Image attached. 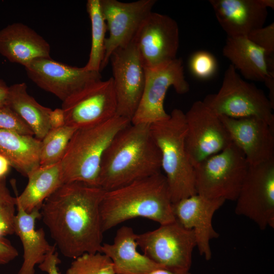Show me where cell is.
Returning a JSON list of instances; mask_svg holds the SVG:
<instances>
[{"label":"cell","instance_id":"cell-38","mask_svg":"<svg viewBox=\"0 0 274 274\" xmlns=\"http://www.w3.org/2000/svg\"><path fill=\"white\" fill-rule=\"evenodd\" d=\"M9 86L2 79H0V106L5 105L7 101Z\"/></svg>","mask_w":274,"mask_h":274},{"label":"cell","instance_id":"cell-31","mask_svg":"<svg viewBox=\"0 0 274 274\" xmlns=\"http://www.w3.org/2000/svg\"><path fill=\"white\" fill-rule=\"evenodd\" d=\"M189 67L194 76L199 79H207L215 74L217 63L215 58L211 53L199 51L191 56L189 61Z\"/></svg>","mask_w":274,"mask_h":274},{"label":"cell","instance_id":"cell-17","mask_svg":"<svg viewBox=\"0 0 274 274\" xmlns=\"http://www.w3.org/2000/svg\"><path fill=\"white\" fill-rule=\"evenodd\" d=\"M225 201L222 198H209L196 193L172 204L176 220L185 228L193 230L198 252L207 260L212 255L210 241L219 236L213 227V217Z\"/></svg>","mask_w":274,"mask_h":274},{"label":"cell","instance_id":"cell-23","mask_svg":"<svg viewBox=\"0 0 274 274\" xmlns=\"http://www.w3.org/2000/svg\"><path fill=\"white\" fill-rule=\"evenodd\" d=\"M16 209L14 232L19 237L23 248V261L18 274H35V266L44 260L55 245L49 244L43 228L36 229V221L41 218L40 210L28 213L17 202Z\"/></svg>","mask_w":274,"mask_h":274},{"label":"cell","instance_id":"cell-2","mask_svg":"<svg viewBox=\"0 0 274 274\" xmlns=\"http://www.w3.org/2000/svg\"><path fill=\"white\" fill-rule=\"evenodd\" d=\"M150 124L130 123L113 138L102 157L99 186L112 190L161 172Z\"/></svg>","mask_w":274,"mask_h":274},{"label":"cell","instance_id":"cell-15","mask_svg":"<svg viewBox=\"0 0 274 274\" xmlns=\"http://www.w3.org/2000/svg\"><path fill=\"white\" fill-rule=\"evenodd\" d=\"M134 41L145 68L158 67L177 58L178 25L168 15L152 11L142 22Z\"/></svg>","mask_w":274,"mask_h":274},{"label":"cell","instance_id":"cell-20","mask_svg":"<svg viewBox=\"0 0 274 274\" xmlns=\"http://www.w3.org/2000/svg\"><path fill=\"white\" fill-rule=\"evenodd\" d=\"M50 46L36 31L20 22L0 30V54L24 67L33 60L50 57Z\"/></svg>","mask_w":274,"mask_h":274},{"label":"cell","instance_id":"cell-26","mask_svg":"<svg viewBox=\"0 0 274 274\" xmlns=\"http://www.w3.org/2000/svg\"><path fill=\"white\" fill-rule=\"evenodd\" d=\"M27 184L16 202L27 213L40 210L45 200L64 184L60 162L54 165L39 166L27 177Z\"/></svg>","mask_w":274,"mask_h":274},{"label":"cell","instance_id":"cell-22","mask_svg":"<svg viewBox=\"0 0 274 274\" xmlns=\"http://www.w3.org/2000/svg\"><path fill=\"white\" fill-rule=\"evenodd\" d=\"M137 234L132 228L123 226L112 243H103L101 253L111 260L116 274H151L161 267L138 251Z\"/></svg>","mask_w":274,"mask_h":274},{"label":"cell","instance_id":"cell-14","mask_svg":"<svg viewBox=\"0 0 274 274\" xmlns=\"http://www.w3.org/2000/svg\"><path fill=\"white\" fill-rule=\"evenodd\" d=\"M155 0L124 3L117 0H100L109 37L106 38L100 72L104 69L112 53L131 43L144 20L152 12Z\"/></svg>","mask_w":274,"mask_h":274},{"label":"cell","instance_id":"cell-34","mask_svg":"<svg viewBox=\"0 0 274 274\" xmlns=\"http://www.w3.org/2000/svg\"><path fill=\"white\" fill-rule=\"evenodd\" d=\"M56 246L46 255L44 260L39 264V268L48 274H60L57 265L61 263L58 253L56 252Z\"/></svg>","mask_w":274,"mask_h":274},{"label":"cell","instance_id":"cell-6","mask_svg":"<svg viewBox=\"0 0 274 274\" xmlns=\"http://www.w3.org/2000/svg\"><path fill=\"white\" fill-rule=\"evenodd\" d=\"M203 102L219 116L254 117L274 127V106L261 89L243 80L232 64L225 72L218 92L207 95Z\"/></svg>","mask_w":274,"mask_h":274},{"label":"cell","instance_id":"cell-12","mask_svg":"<svg viewBox=\"0 0 274 274\" xmlns=\"http://www.w3.org/2000/svg\"><path fill=\"white\" fill-rule=\"evenodd\" d=\"M112 77L87 85L62 101L65 125L79 128L104 123L116 116Z\"/></svg>","mask_w":274,"mask_h":274},{"label":"cell","instance_id":"cell-13","mask_svg":"<svg viewBox=\"0 0 274 274\" xmlns=\"http://www.w3.org/2000/svg\"><path fill=\"white\" fill-rule=\"evenodd\" d=\"M110 60L117 99L116 116L131 121L139 105L146 80L145 68L134 40L116 49Z\"/></svg>","mask_w":274,"mask_h":274},{"label":"cell","instance_id":"cell-36","mask_svg":"<svg viewBox=\"0 0 274 274\" xmlns=\"http://www.w3.org/2000/svg\"><path fill=\"white\" fill-rule=\"evenodd\" d=\"M50 129L61 127L65 125L64 115L62 109L52 110L50 116Z\"/></svg>","mask_w":274,"mask_h":274},{"label":"cell","instance_id":"cell-25","mask_svg":"<svg viewBox=\"0 0 274 274\" xmlns=\"http://www.w3.org/2000/svg\"><path fill=\"white\" fill-rule=\"evenodd\" d=\"M6 105L26 123L37 139L42 140L50 130L49 119L52 110L38 102L28 93L25 83L9 86Z\"/></svg>","mask_w":274,"mask_h":274},{"label":"cell","instance_id":"cell-1","mask_svg":"<svg viewBox=\"0 0 274 274\" xmlns=\"http://www.w3.org/2000/svg\"><path fill=\"white\" fill-rule=\"evenodd\" d=\"M105 192L73 182L62 185L44 201L41 218L65 257L74 259L86 253H101L100 204Z\"/></svg>","mask_w":274,"mask_h":274},{"label":"cell","instance_id":"cell-24","mask_svg":"<svg viewBox=\"0 0 274 274\" xmlns=\"http://www.w3.org/2000/svg\"><path fill=\"white\" fill-rule=\"evenodd\" d=\"M41 148L34 136L0 129V156L25 177L40 166Z\"/></svg>","mask_w":274,"mask_h":274},{"label":"cell","instance_id":"cell-10","mask_svg":"<svg viewBox=\"0 0 274 274\" xmlns=\"http://www.w3.org/2000/svg\"><path fill=\"white\" fill-rule=\"evenodd\" d=\"M145 68V84L138 108L131 119L133 124H148L169 117L164 108V100L168 88L174 87L183 94L189 90L184 76L182 59L176 58L158 67Z\"/></svg>","mask_w":274,"mask_h":274},{"label":"cell","instance_id":"cell-33","mask_svg":"<svg viewBox=\"0 0 274 274\" xmlns=\"http://www.w3.org/2000/svg\"><path fill=\"white\" fill-rule=\"evenodd\" d=\"M247 38L252 42L262 48L267 57H273L274 23L263 26L251 32Z\"/></svg>","mask_w":274,"mask_h":274},{"label":"cell","instance_id":"cell-21","mask_svg":"<svg viewBox=\"0 0 274 274\" xmlns=\"http://www.w3.org/2000/svg\"><path fill=\"white\" fill-rule=\"evenodd\" d=\"M223 55L247 79L265 83L269 92L274 90V73L268 67L265 52L247 37H228Z\"/></svg>","mask_w":274,"mask_h":274},{"label":"cell","instance_id":"cell-27","mask_svg":"<svg viewBox=\"0 0 274 274\" xmlns=\"http://www.w3.org/2000/svg\"><path fill=\"white\" fill-rule=\"evenodd\" d=\"M86 8L91 24V45L88 61L84 67L88 71L100 72L107 24L102 14L100 0H88Z\"/></svg>","mask_w":274,"mask_h":274},{"label":"cell","instance_id":"cell-5","mask_svg":"<svg viewBox=\"0 0 274 274\" xmlns=\"http://www.w3.org/2000/svg\"><path fill=\"white\" fill-rule=\"evenodd\" d=\"M186 130L185 114L179 109H174L168 118L150 124L173 203L196 194L195 168L185 147Z\"/></svg>","mask_w":274,"mask_h":274},{"label":"cell","instance_id":"cell-7","mask_svg":"<svg viewBox=\"0 0 274 274\" xmlns=\"http://www.w3.org/2000/svg\"><path fill=\"white\" fill-rule=\"evenodd\" d=\"M249 164L233 142L194 167L196 193L209 198L235 200Z\"/></svg>","mask_w":274,"mask_h":274},{"label":"cell","instance_id":"cell-39","mask_svg":"<svg viewBox=\"0 0 274 274\" xmlns=\"http://www.w3.org/2000/svg\"><path fill=\"white\" fill-rule=\"evenodd\" d=\"M10 166V164L7 160L0 156V179L6 178Z\"/></svg>","mask_w":274,"mask_h":274},{"label":"cell","instance_id":"cell-16","mask_svg":"<svg viewBox=\"0 0 274 274\" xmlns=\"http://www.w3.org/2000/svg\"><path fill=\"white\" fill-rule=\"evenodd\" d=\"M28 78L38 87L63 101L87 85L101 80L100 72L72 66L51 57L35 59L25 67Z\"/></svg>","mask_w":274,"mask_h":274},{"label":"cell","instance_id":"cell-11","mask_svg":"<svg viewBox=\"0 0 274 274\" xmlns=\"http://www.w3.org/2000/svg\"><path fill=\"white\" fill-rule=\"evenodd\" d=\"M235 213L261 230L274 228V159L250 165L240 189Z\"/></svg>","mask_w":274,"mask_h":274},{"label":"cell","instance_id":"cell-3","mask_svg":"<svg viewBox=\"0 0 274 274\" xmlns=\"http://www.w3.org/2000/svg\"><path fill=\"white\" fill-rule=\"evenodd\" d=\"M172 204L167 181L161 172L105 191L100 204L102 230L139 217L160 225L174 222Z\"/></svg>","mask_w":274,"mask_h":274},{"label":"cell","instance_id":"cell-37","mask_svg":"<svg viewBox=\"0 0 274 274\" xmlns=\"http://www.w3.org/2000/svg\"><path fill=\"white\" fill-rule=\"evenodd\" d=\"M151 274H191L189 271L175 270L164 267H159L153 270Z\"/></svg>","mask_w":274,"mask_h":274},{"label":"cell","instance_id":"cell-30","mask_svg":"<svg viewBox=\"0 0 274 274\" xmlns=\"http://www.w3.org/2000/svg\"><path fill=\"white\" fill-rule=\"evenodd\" d=\"M16 208V197L11 195L7 187L6 178L0 179V237L14 233Z\"/></svg>","mask_w":274,"mask_h":274},{"label":"cell","instance_id":"cell-32","mask_svg":"<svg viewBox=\"0 0 274 274\" xmlns=\"http://www.w3.org/2000/svg\"><path fill=\"white\" fill-rule=\"evenodd\" d=\"M0 129L34 136L33 131L26 123L6 105L0 106Z\"/></svg>","mask_w":274,"mask_h":274},{"label":"cell","instance_id":"cell-29","mask_svg":"<svg viewBox=\"0 0 274 274\" xmlns=\"http://www.w3.org/2000/svg\"><path fill=\"white\" fill-rule=\"evenodd\" d=\"M65 274H116L113 263L100 252L84 253L74 259Z\"/></svg>","mask_w":274,"mask_h":274},{"label":"cell","instance_id":"cell-35","mask_svg":"<svg viewBox=\"0 0 274 274\" xmlns=\"http://www.w3.org/2000/svg\"><path fill=\"white\" fill-rule=\"evenodd\" d=\"M18 255L17 249L9 240L0 237V266L9 263Z\"/></svg>","mask_w":274,"mask_h":274},{"label":"cell","instance_id":"cell-18","mask_svg":"<svg viewBox=\"0 0 274 274\" xmlns=\"http://www.w3.org/2000/svg\"><path fill=\"white\" fill-rule=\"evenodd\" d=\"M219 117L232 142L243 152L249 165L274 159V127L254 117Z\"/></svg>","mask_w":274,"mask_h":274},{"label":"cell","instance_id":"cell-19","mask_svg":"<svg viewBox=\"0 0 274 274\" xmlns=\"http://www.w3.org/2000/svg\"><path fill=\"white\" fill-rule=\"evenodd\" d=\"M217 19L228 37L247 36L264 26L273 0H210Z\"/></svg>","mask_w":274,"mask_h":274},{"label":"cell","instance_id":"cell-4","mask_svg":"<svg viewBox=\"0 0 274 274\" xmlns=\"http://www.w3.org/2000/svg\"><path fill=\"white\" fill-rule=\"evenodd\" d=\"M130 123L116 116L104 123L77 129L60 161L64 184L79 182L100 187L103 155L117 133Z\"/></svg>","mask_w":274,"mask_h":274},{"label":"cell","instance_id":"cell-9","mask_svg":"<svg viewBox=\"0 0 274 274\" xmlns=\"http://www.w3.org/2000/svg\"><path fill=\"white\" fill-rule=\"evenodd\" d=\"M185 114V147L195 167L232 143L230 134L219 115L203 101L194 102Z\"/></svg>","mask_w":274,"mask_h":274},{"label":"cell","instance_id":"cell-8","mask_svg":"<svg viewBox=\"0 0 274 274\" xmlns=\"http://www.w3.org/2000/svg\"><path fill=\"white\" fill-rule=\"evenodd\" d=\"M136 241L143 253L159 265L190 270L196 247L195 237L193 230L185 228L176 220L138 234Z\"/></svg>","mask_w":274,"mask_h":274},{"label":"cell","instance_id":"cell-28","mask_svg":"<svg viewBox=\"0 0 274 274\" xmlns=\"http://www.w3.org/2000/svg\"><path fill=\"white\" fill-rule=\"evenodd\" d=\"M77 129L66 125L50 129L41 140L40 166H49L60 162L70 141Z\"/></svg>","mask_w":274,"mask_h":274}]
</instances>
